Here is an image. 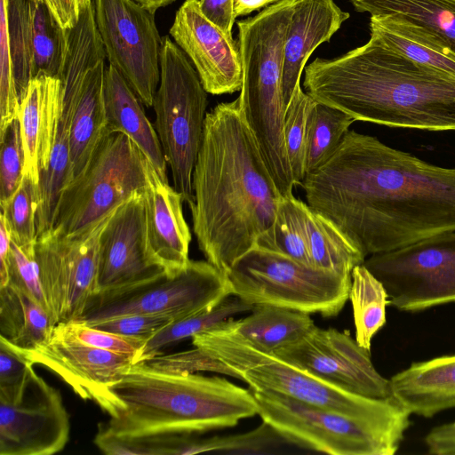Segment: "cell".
Listing matches in <instances>:
<instances>
[{
  "mask_svg": "<svg viewBox=\"0 0 455 455\" xmlns=\"http://www.w3.org/2000/svg\"><path fill=\"white\" fill-rule=\"evenodd\" d=\"M300 186L307 204L366 257L455 231V168L428 164L354 130Z\"/></svg>",
  "mask_w": 455,
  "mask_h": 455,
  "instance_id": "cell-1",
  "label": "cell"
},
{
  "mask_svg": "<svg viewBox=\"0 0 455 455\" xmlns=\"http://www.w3.org/2000/svg\"><path fill=\"white\" fill-rule=\"evenodd\" d=\"M192 187L198 247L227 274L272 225L283 199L239 96L207 112Z\"/></svg>",
  "mask_w": 455,
  "mask_h": 455,
  "instance_id": "cell-2",
  "label": "cell"
},
{
  "mask_svg": "<svg viewBox=\"0 0 455 455\" xmlns=\"http://www.w3.org/2000/svg\"><path fill=\"white\" fill-rule=\"evenodd\" d=\"M304 71L308 95L355 121L455 131V76L409 59L374 34L341 56L316 58Z\"/></svg>",
  "mask_w": 455,
  "mask_h": 455,
  "instance_id": "cell-3",
  "label": "cell"
},
{
  "mask_svg": "<svg viewBox=\"0 0 455 455\" xmlns=\"http://www.w3.org/2000/svg\"><path fill=\"white\" fill-rule=\"evenodd\" d=\"M109 390L110 419L103 427L122 437L202 433L258 414L251 389L225 378L167 371L145 362L131 364Z\"/></svg>",
  "mask_w": 455,
  "mask_h": 455,
  "instance_id": "cell-4",
  "label": "cell"
},
{
  "mask_svg": "<svg viewBox=\"0 0 455 455\" xmlns=\"http://www.w3.org/2000/svg\"><path fill=\"white\" fill-rule=\"evenodd\" d=\"M221 323L194 336L192 344L227 365L251 390L283 395L364 419L410 420L411 413L395 397L375 399L347 392L274 354L252 347Z\"/></svg>",
  "mask_w": 455,
  "mask_h": 455,
  "instance_id": "cell-5",
  "label": "cell"
},
{
  "mask_svg": "<svg viewBox=\"0 0 455 455\" xmlns=\"http://www.w3.org/2000/svg\"><path fill=\"white\" fill-rule=\"evenodd\" d=\"M296 1L281 0L236 23L243 67L242 112L264 150L284 146V46Z\"/></svg>",
  "mask_w": 455,
  "mask_h": 455,
  "instance_id": "cell-6",
  "label": "cell"
},
{
  "mask_svg": "<svg viewBox=\"0 0 455 455\" xmlns=\"http://www.w3.org/2000/svg\"><path fill=\"white\" fill-rule=\"evenodd\" d=\"M146 164L125 133L107 130L85 169L61 192L48 233L76 235L99 224L132 195L144 191Z\"/></svg>",
  "mask_w": 455,
  "mask_h": 455,
  "instance_id": "cell-7",
  "label": "cell"
},
{
  "mask_svg": "<svg viewBox=\"0 0 455 455\" xmlns=\"http://www.w3.org/2000/svg\"><path fill=\"white\" fill-rule=\"evenodd\" d=\"M258 415L299 448L332 455H393L411 425L376 421L307 404L283 395L252 391Z\"/></svg>",
  "mask_w": 455,
  "mask_h": 455,
  "instance_id": "cell-8",
  "label": "cell"
},
{
  "mask_svg": "<svg viewBox=\"0 0 455 455\" xmlns=\"http://www.w3.org/2000/svg\"><path fill=\"white\" fill-rule=\"evenodd\" d=\"M227 275L232 295L252 304H268L333 317L348 299L351 275L316 268L254 246Z\"/></svg>",
  "mask_w": 455,
  "mask_h": 455,
  "instance_id": "cell-9",
  "label": "cell"
},
{
  "mask_svg": "<svg viewBox=\"0 0 455 455\" xmlns=\"http://www.w3.org/2000/svg\"><path fill=\"white\" fill-rule=\"evenodd\" d=\"M207 93L185 52L164 36L160 83L152 106L155 129L171 167L173 188L188 205L194 201L192 177L203 140Z\"/></svg>",
  "mask_w": 455,
  "mask_h": 455,
  "instance_id": "cell-10",
  "label": "cell"
},
{
  "mask_svg": "<svg viewBox=\"0 0 455 455\" xmlns=\"http://www.w3.org/2000/svg\"><path fill=\"white\" fill-rule=\"evenodd\" d=\"M232 295L226 273L207 260H189L178 274L134 286L95 292L78 323H91L130 314L168 315L179 321L214 308Z\"/></svg>",
  "mask_w": 455,
  "mask_h": 455,
  "instance_id": "cell-11",
  "label": "cell"
},
{
  "mask_svg": "<svg viewBox=\"0 0 455 455\" xmlns=\"http://www.w3.org/2000/svg\"><path fill=\"white\" fill-rule=\"evenodd\" d=\"M363 264L382 283L388 306L400 311L455 303V231L370 255Z\"/></svg>",
  "mask_w": 455,
  "mask_h": 455,
  "instance_id": "cell-12",
  "label": "cell"
},
{
  "mask_svg": "<svg viewBox=\"0 0 455 455\" xmlns=\"http://www.w3.org/2000/svg\"><path fill=\"white\" fill-rule=\"evenodd\" d=\"M106 57L149 108L160 83L163 44L155 12L135 0H92Z\"/></svg>",
  "mask_w": 455,
  "mask_h": 455,
  "instance_id": "cell-13",
  "label": "cell"
},
{
  "mask_svg": "<svg viewBox=\"0 0 455 455\" xmlns=\"http://www.w3.org/2000/svg\"><path fill=\"white\" fill-rule=\"evenodd\" d=\"M112 213L84 233L37 238L35 258L55 325L76 321L96 292L99 240Z\"/></svg>",
  "mask_w": 455,
  "mask_h": 455,
  "instance_id": "cell-14",
  "label": "cell"
},
{
  "mask_svg": "<svg viewBox=\"0 0 455 455\" xmlns=\"http://www.w3.org/2000/svg\"><path fill=\"white\" fill-rule=\"evenodd\" d=\"M272 354L347 392L375 399L394 397L390 379L374 367L371 350L347 331L315 326Z\"/></svg>",
  "mask_w": 455,
  "mask_h": 455,
  "instance_id": "cell-15",
  "label": "cell"
},
{
  "mask_svg": "<svg viewBox=\"0 0 455 455\" xmlns=\"http://www.w3.org/2000/svg\"><path fill=\"white\" fill-rule=\"evenodd\" d=\"M69 433L60 391L36 371L15 401L0 400V455H52L64 449Z\"/></svg>",
  "mask_w": 455,
  "mask_h": 455,
  "instance_id": "cell-16",
  "label": "cell"
},
{
  "mask_svg": "<svg viewBox=\"0 0 455 455\" xmlns=\"http://www.w3.org/2000/svg\"><path fill=\"white\" fill-rule=\"evenodd\" d=\"M22 349V348H21ZM33 363L65 381L84 400L94 402L108 413L112 402L109 387L133 363V355L89 346L75 338L64 323H57L46 340L22 349Z\"/></svg>",
  "mask_w": 455,
  "mask_h": 455,
  "instance_id": "cell-17",
  "label": "cell"
},
{
  "mask_svg": "<svg viewBox=\"0 0 455 455\" xmlns=\"http://www.w3.org/2000/svg\"><path fill=\"white\" fill-rule=\"evenodd\" d=\"M147 238L142 192L112 213L99 240L96 292L124 289L164 275Z\"/></svg>",
  "mask_w": 455,
  "mask_h": 455,
  "instance_id": "cell-18",
  "label": "cell"
},
{
  "mask_svg": "<svg viewBox=\"0 0 455 455\" xmlns=\"http://www.w3.org/2000/svg\"><path fill=\"white\" fill-rule=\"evenodd\" d=\"M7 15L10 50L18 94L29 82L47 76L60 79L68 30L60 27L48 7L34 0H1Z\"/></svg>",
  "mask_w": 455,
  "mask_h": 455,
  "instance_id": "cell-19",
  "label": "cell"
},
{
  "mask_svg": "<svg viewBox=\"0 0 455 455\" xmlns=\"http://www.w3.org/2000/svg\"><path fill=\"white\" fill-rule=\"evenodd\" d=\"M105 60L101 48L86 38L69 41L63 71L62 101L59 123L48 168L40 174L36 210L37 238L50 232L59 198L72 181L69 135L80 87L87 71Z\"/></svg>",
  "mask_w": 455,
  "mask_h": 455,
  "instance_id": "cell-20",
  "label": "cell"
},
{
  "mask_svg": "<svg viewBox=\"0 0 455 455\" xmlns=\"http://www.w3.org/2000/svg\"><path fill=\"white\" fill-rule=\"evenodd\" d=\"M170 35L194 64L208 93L221 95L241 91L239 44L203 13L199 0H186L181 4Z\"/></svg>",
  "mask_w": 455,
  "mask_h": 455,
  "instance_id": "cell-21",
  "label": "cell"
},
{
  "mask_svg": "<svg viewBox=\"0 0 455 455\" xmlns=\"http://www.w3.org/2000/svg\"><path fill=\"white\" fill-rule=\"evenodd\" d=\"M147 186L142 192L147 238L154 259L168 275L189 262L191 233L183 214V196L163 180L147 160Z\"/></svg>",
  "mask_w": 455,
  "mask_h": 455,
  "instance_id": "cell-22",
  "label": "cell"
},
{
  "mask_svg": "<svg viewBox=\"0 0 455 455\" xmlns=\"http://www.w3.org/2000/svg\"><path fill=\"white\" fill-rule=\"evenodd\" d=\"M62 81L52 76L32 79L20 100L18 120L24 152V175L39 183L48 168L62 101Z\"/></svg>",
  "mask_w": 455,
  "mask_h": 455,
  "instance_id": "cell-23",
  "label": "cell"
},
{
  "mask_svg": "<svg viewBox=\"0 0 455 455\" xmlns=\"http://www.w3.org/2000/svg\"><path fill=\"white\" fill-rule=\"evenodd\" d=\"M349 17L333 0L296 1L284 46L282 86L286 108L312 52L329 42Z\"/></svg>",
  "mask_w": 455,
  "mask_h": 455,
  "instance_id": "cell-24",
  "label": "cell"
},
{
  "mask_svg": "<svg viewBox=\"0 0 455 455\" xmlns=\"http://www.w3.org/2000/svg\"><path fill=\"white\" fill-rule=\"evenodd\" d=\"M389 379L394 397L411 415L431 418L455 408V355L412 363Z\"/></svg>",
  "mask_w": 455,
  "mask_h": 455,
  "instance_id": "cell-25",
  "label": "cell"
},
{
  "mask_svg": "<svg viewBox=\"0 0 455 455\" xmlns=\"http://www.w3.org/2000/svg\"><path fill=\"white\" fill-rule=\"evenodd\" d=\"M103 92L107 130L125 133L158 176L168 181L167 162L155 126L148 119L138 96L110 64L105 68Z\"/></svg>",
  "mask_w": 455,
  "mask_h": 455,
  "instance_id": "cell-26",
  "label": "cell"
},
{
  "mask_svg": "<svg viewBox=\"0 0 455 455\" xmlns=\"http://www.w3.org/2000/svg\"><path fill=\"white\" fill-rule=\"evenodd\" d=\"M105 68V60L97 62L87 71L80 87L69 135L72 180L85 169L107 132Z\"/></svg>",
  "mask_w": 455,
  "mask_h": 455,
  "instance_id": "cell-27",
  "label": "cell"
},
{
  "mask_svg": "<svg viewBox=\"0 0 455 455\" xmlns=\"http://www.w3.org/2000/svg\"><path fill=\"white\" fill-rule=\"evenodd\" d=\"M221 325L252 347L270 354L296 342L315 326L310 314L268 304L254 305L249 315L229 318Z\"/></svg>",
  "mask_w": 455,
  "mask_h": 455,
  "instance_id": "cell-28",
  "label": "cell"
},
{
  "mask_svg": "<svg viewBox=\"0 0 455 455\" xmlns=\"http://www.w3.org/2000/svg\"><path fill=\"white\" fill-rule=\"evenodd\" d=\"M299 209L315 267L351 275L364 262L366 256L330 219L300 200Z\"/></svg>",
  "mask_w": 455,
  "mask_h": 455,
  "instance_id": "cell-29",
  "label": "cell"
},
{
  "mask_svg": "<svg viewBox=\"0 0 455 455\" xmlns=\"http://www.w3.org/2000/svg\"><path fill=\"white\" fill-rule=\"evenodd\" d=\"M370 31L409 59L455 76V54L422 28L394 16L372 15Z\"/></svg>",
  "mask_w": 455,
  "mask_h": 455,
  "instance_id": "cell-30",
  "label": "cell"
},
{
  "mask_svg": "<svg viewBox=\"0 0 455 455\" xmlns=\"http://www.w3.org/2000/svg\"><path fill=\"white\" fill-rule=\"evenodd\" d=\"M355 11L399 18L428 31L455 54V0H350Z\"/></svg>",
  "mask_w": 455,
  "mask_h": 455,
  "instance_id": "cell-31",
  "label": "cell"
},
{
  "mask_svg": "<svg viewBox=\"0 0 455 455\" xmlns=\"http://www.w3.org/2000/svg\"><path fill=\"white\" fill-rule=\"evenodd\" d=\"M50 314L28 294L11 283L0 287V336L22 349H32L50 336Z\"/></svg>",
  "mask_w": 455,
  "mask_h": 455,
  "instance_id": "cell-32",
  "label": "cell"
},
{
  "mask_svg": "<svg viewBox=\"0 0 455 455\" xmlns=\"http://www.w3.org/2000/svg\"><path fill=\"white\" fill-rule=\"evenodd\" d=\"M253 307L230 295L209 311L172 322L146 339L133 356V363L158 355L165 347L214 329L236 314L251 311Z\"/></svg>",
  "mask_w": 455,
  "mask_h": 455,
  "instance_id": "cell-33",
  "label": "cell"
},
{
  "mask_svg": "<svg viewBox=\"0 0 455 455\" xmlns=\"http://www.w3.org/2000/svg\"><path fill=\"white\" fill-rule=\"evenodd\" d=\"M348 299L353 308L355 339L360 346L371 350L372 338L387 322V291L362 264L352 270Z\"/></svg>",
  "mask_w": 455,
  "mask_h": 455,
  "instance_id": "cell-34",
  "label": "cell"
},
{
  "mask_svg": "<svg viewBox=\"0 0 455 455\" xmlns=\"http://www.w3.org/2000/svg\"><path fill=\"white\" fill-rule=\"evenodd\" d=\"M255 246L314 267L299 209V199L294 196L283 197L274 222L258 237Z\"/></svg>",
  "mask_w": 455,
  "mask_h": 455,
  "instance_id": "cell-35",
  "label": "cell"
},
{
  "mask_svg": "<svg viewBox=\"0 0 455 455\" xmlns=\"http://www.w3.org/2000/svg\"><path fill=\"white\" fill-rule=\"evenodd\" d=\"M355 121L347 113L316 101L311 115L306 174L320 167L334 154Z\"/></svg>",
  "mask_w": 455,
  "mask_h": 455,
  "instance_id": "cell-36",
  "label": "cell"
},
{
  "mask_svg": "<svg viewBox=\"0 0 455 455\" xmlns=\"http://www.w3.org/2000/svg\"><path fill=\"white\" fill-rule=\"evenodd\" d=\"M316 101L296 88L285 109L283 134L289 164L295 186H300L306 176V158L311 115Z\"/></svg>",
  "mask_w": 455,
  "mask_h": 455,
  "instance_id": "cell-37",
  "label": "cell"
},
{
  "mask_svg": "<svg viewBox=\"0 0 455 455\" xmlns=\"http://www.w3.org/2000/svg\"><path fill=\"white\" fill-rule=\"evenodd\" d=\"M0 205L12 241L26 253L35 255L38 185L24 175L18 189Z\"/></svg>",
  "mask_w": 455,
  "mask_h": 455,
  "instance_id": "cell-38",
  "label": "cell"
},
{
  "mask_svg": "<svg viewBox=\"0 0 455 455\" xmlns=\"http://www.w3.org/2000/svg\"><path fill=\"white\" fill-rule=\"evenodd\" d=\"M0 204L20 187L24 176V152L18 118L0 136Z\"/></svg>",
  "mask_w": 455,
  "mask_h": 455,
  "instance_id": "cell-39",
  "label": "cell"
},
{
  "mask_svg": "<svg viewBox=\"0 0 455 455\" xmlns=\"http://www.w3.org/2000/svg\"><path fill=\"white\" fill-rule=\"evenodd\" d=\"M33 365L20 347L0 336V400L13 402L20 396Z\"/></svg>",
  "mask_w": 455,
  "mask_h": 455,
  "instance_id": "cell-40",
  "label": "cell"
},
{
  "mask_svg": "<svg viewBox=\"0 0 455 455\" xmlns=\"http://www.w3.org/2000/svg\"><path fill=\"white\" fill-rule=\"evenodd\" d=\"M1 76H0V135L18 118L20 97L16 88L10 50L7 15L1 3Z\"/></svg>",
  "mask_w": 455,
  "mask_h": 455,
  "instance_id": "cell-41",
  "label": "cell"
},
{
  "mask_svg": "<svg viewBox=\"0 0 455 455\" xmlns=\"http://www.w3.org/2000/svg\"><path fill=\"white\" fill-rule=\"evenodd\" d=\"M7 271L8 283L14 285L28 294L40 304L52 317L50 307L42 288L35 255L26 253L12 241L7 259Z\"/></svg>",
  "mask_w": 455,
  "mask_h": 455,
  "instance_id": "cell-42",
  "label": "cell"
},
{
  "mask_svg": "<svg viewBox=\"0 0 455 455\" xmlns=\"http://www.w3.org/2000/svg\"><path fill=\"white\" fill-rule=\"evenodd\" d=\"M143 362L154 368L167 371L196 372L206 371L236 378L235 372L227 365L196 347L194 349L172 355H158Z\"/></svg>",
  "mask_w": 455,
  "mask_h": 455,
  "instance_id": "cell-43",
  "label": "cell"
},
{
  "mask_svg": "<svg viewBox=\"0 0 455 455\" xmlns=\"http://www.w3.org/2000/svg\"><path fill=\"white\" fill-rule=\"evenodd\" d=\"M172 322L164 315L130 314L86 324L124 337L148 339Z\"/></svg>",
  "mask_w": 455,
  "mask_h": 455,
  "instance_id": "cell-44",
  "label": "cell"
},
{
  "mask_svg": "<svg viewBox=\"0 0 455 455\" xmlns=\"http://www.w3.org/2000/svg\"><path fill=\"white\" fill-rule=\"evenodd\" d=\"M67 330L80 341L104 350L135 355L146 341L145 339L117 335L92 327L84 323H64Z\"/></svg>",
  "mask_w": 455,
  "mask_h": 455,
  "instance_id": "cell-45",
  "label": "cell"
},
{
  "mask_svg": "<svg viewBox=\"0 0 455 455\" xmlns=\"http://www.w3.org/2000/svg\"><path fill=\"white\" fill-rule=\"evenodd\" d=\"M45 4L60 27L66 30L73 28L83 11L92 0H34Z\"/></svg>",
  "mask_w": 455,
  "mask_h": 455,
  "instance_id": "cell-46",
  "label": "cell"
},
{
  "mask_svg": "<svg viewBox=\"0 0 455 455\" xmlns=\"http://www.w3.org/2000/svg\"><path fill=\"white\" fill-rule=\"evenodd\" d=\"M94 444L107 455H142L133 438L122 437L101 427L93 440Z\"/></svg>",
  "mask_w": 455,
  "mask_h": 455,
  "instance_id": "cell-47",
  "label": "cell"
},
{
  "mask_svg": "<svg viewBox=\"0 0 455 455\" xmlns=\"http://www.w3.org/2000/svg\"><path fill=\"white\" fill-rule=\"evenodd\" d=\"M203 13L220 27L228 36L233 37L234 0H199Z\"/></svg>",
  "mask_w": 455,
  "mask_h": 455,
  "instance_id": "cell-48",
  "label": "cell"
},
{
  "mask_svg": "<svg viewBox=\"0 0 455 455\" xmlns=\"http://www.w3.org/2000/svg\"><path fill=\"white\" fill-rule=\"evenodd\" d=\"M424 443L429 454L455 455V421L433 427Z\"/></svg>",
  "mask_w": 455,
  "mask_h": 455,
  "instance_id": "cell-49",
  "label": "cell"
},
{
  "mask_svg": "<svg viewBox=\"0 0 455 455\" xmlns=\"http://www.w3.org/2000/svg\"><path fill=\"white\" fill-rule=\"evenodd\" d=\"M11 234L4 218L0 215V287L8 283L7 259L11 248Z\"/></svg>",
  "mask_w": 455,
  "mask_h": 455,
  "instance_id": "cell-50",
  "label": "cell"
},
{
  "mask_svg": "<svg viewBox=\"0 0 455 455\" xmlns=\"http://www.w3.org/2000/svg\"><path fill=\"white\" fill-rule=\"evenodd\" d=\"M279 1L281 0H234V16L235 19L245 16Z\"/></svg>",
  "mask_w": 455,
  "mask_h": 455,
  "instance_id": "cell-51",
  "label": "cell"
},
{
  "mask_svg": "<svg viewBox=\"0 0 455 455\" xmlns=\"http://www.w3.org/2000/svg\"><path fill=\"white\" fill-rule=\"evenodd\" d=\"M147 9L156 12L161 7H164L176 0H135Z\"/></svg>",
  "mask_w": 455,
  "mask_h": 455,
  "instance_id": "cell-52",
  "label": "cell"
}]
</instances>
